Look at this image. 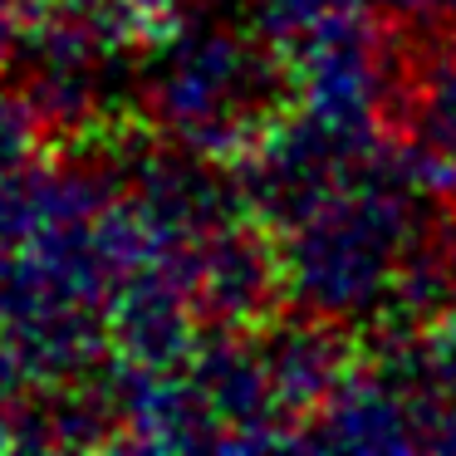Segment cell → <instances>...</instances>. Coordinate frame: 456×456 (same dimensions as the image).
Returning <instances> with one entry per match:
<instances>
[{
	"label": "cell",
	"instance_id": "cell-1",
	"mask_svg": "<svg viewBox=\"0 0 456 456\" xmlns=\"http://www.w3.org/2000/svg\"><path fill=\"white\" fill-rule=\"evenodd\" d=\"M407 187H417L407 167L393 182H378L368 167L299 216L295 270L314 314L338 319L378 305L387 289L397 295L407 289V250H412V221L403 197Z\"/></svg>",
	"mask_w": 456,
	"mask_h": 456
},
{
	"label": "cell",
	"instance_id": "cell-2",
	"mask_svg": "<svg viewBox=\"0 0 456 456\" xmlns=\"http://www.w3.org/2000/svg\"><path fill=\"white\" fill-rule=\"evenodd\" d=\"M403 5H412V11H422V15H442V20H456V0H403Z\"/></svg>",
	"mask_w": 456,
	"mask_h": 456
}]
</instances>
